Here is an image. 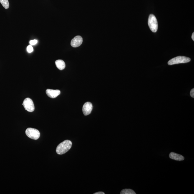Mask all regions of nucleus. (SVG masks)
I'll return each instance as SVG.
<instances>
[{
    "instance_id": "4",
    "label": "nucleus",
    "mask_w": 194,
    "mask_h": 194,
    "mask_svg": "<svg viewBox=\"0 0 194 194\" xmlns=\"http://www.w3.org/2000/svg\"><path fill=\"white\" fill-rule=\"evenodd\" d=\"M26 134L27 137L34 140H38L40 136V133L38 129L31 128L26 129Z\"/></svg>"
},
{
    "instance_id": "3",
    "label": "nucleus",
    "mask_w": 194,
    "mask_h": 194,
    "mask_svg": "<svg viewBox=\"0 0 194 194\" xmlns=\"http://www.w3.org/2000/svg\"><path fill=\"white\" fill-rule=\"evenodd\" d=\"M148 25L151 31L156 32L158 29V23L156 17L153 14H151L149 16Z\"/></svg>"
},
{
    "instance_id": "8",
    "label": "nucleus",
    "mask_w": 194,
    "mask_h": 194,
    "mask_svg": "<svg viewBox=\"0 0 194 194\" xmlns=\"http://www.w3.org/2000/svg\"><path fill=\"white\" fill-rule=\"evenodd\" d=\"M46 93L49 97L51 98H55L60 94L61 92L58 89L54 90V89H46Z\"/></svg>"
},
{
    "instance_id": "6",
    "label": "nucleus",
    "mask_w": 194,
    "mask_h": 194,
    "mask_svg": "<svg viewBox=\"0 0 194 194\" xmlns=\"http://www.w3.org/2000/svg\"><path fill=\"white\" fill-rule=\"evenodd\" d=\"M93 109L92 103L86 102L84 103L82 108V111L84 115H88L90 114Z\"/></svg>"
},
{
    "instance_id": "9",
    "label": "nucleus",
    "mask_w": 194,
    "mask_h": 194,
    "mask_svg": "<svg viewBox=\"0 0 194 194\" xmlns=\"http://www.w3.org/2000/svg\"><path fill=\"white\" fill-rule=\"evenodd\" d=\"M169 156L170 158L171 159L178 161H183L185 159V157L183 156L175 153L174 152H171L169 154Z\"/></svg>"
},
{
    "instance_id": "2",
    "label": "nucleus",
    "mask_w": 194,
    "mask_h": 194,
    "mask_svg": "<svg viewBox=\"0 0 194 194\" xmlns=\"http://www.w3.org/2000/svg\"><path fill=\"white\" fill-rule=\"evenodd\" d=\"M191 59L188 57L185 56H178L173 58L169 61L168 64L169 65L178 64L180 63H185L190 62Z\"/></svg>"
},
{
    "instance_id": "15",
    "label": "nucleus",
    "mask_w": 194,
    "mask_h": 194,
    "mask_svg": "<svg viewBox=\"0 0 194 194\" xmlns=\"http://www.w3.org/2000/svg\"><path fill=\"white\" fill-rule=\"evenodd\" d=\"M190 95L192 97L194 98V89H191L190 92Z\"/></svg>"
},
{
    "instance_id": "7",
    "label": "nucleus",
    "mask_w": 194,
    "mask_h": 194,
    "mask_svg": "<svg viewBox=\"0 0 194 194\" xmlns=\"http://www.w3.org/2000/svg\"><path fill=\"white\" fill-rule=\"evenodd\" d=\"M83 42V39L80 36H76L71 41V45L74 48L80 46Z\"/></svg>"
},
{
    "instance_id": "17",
    "label": "nucleus",
    "mask_w": 194,
    "mask_h": 194,
    "mask_svg": "<svg viewBox=\"0 0 194 194\" xmlns=\"http://www.w3.org/2000/svg\"><path fill=\"white\" fill-rule=\"evenodd\" d=\"M192 39L193 40V41H194V33L193 32V34H192Z\"/></svg>"
},
{
    "instance_id": "13",
    "label": "nucleus",
    "mask_w": 194,
    "mask_h": 194,
    "mask_svg": "<svg viewBox=\"0 0 194 194\" xmlns=\"http://www.w3.org/2000/svg\"><path fill=\"white\" fill-rule=\"evenodd\" d=\"M27 50L28 53H31L34 50V49H33L32 45H29L27 46Z\"/></svg>"
},
{
    "instance_id": "11",
    "label": "nucleus",
    "mask_w": 194,
    "mask_h": 194,
    "mask_svg": "<svg viewBox=\"0 0 194 194\" xmlns=\"http://www.w3.org/2000/svg\"><path fill=\"white\" fill-rule=\"evenodd\" d=\"M120 194H136L134 190L129 189H125L121 191Z\"/></svg>"
},
{
    "instance_id": "14",
    "label": "nucleus",
    "mask_w": 194,
    "mask_h": 194,
    "mask_svg": "<svg viewBox=\"0 0 194 194\" xmlns=\"http://www.w3.org/2000/svg\"><path fill=\"white\" fill-rule=\"evenodd\" d=\"M38 41L36 40H31L30 41V44L31 45H35L37 44Z\"/></svg>"
},
{
    "instance_id": "5",
    "label": "nucleus",
    "mask_w": 194,
    "mask_h": 194,
    "mask_svg": "<svg viewBox=\"0 0 194 194\" xmlns=\"http://www.w3.org/2000/svg\"><path fill=\"white\" fill-rule=\"evenodd\" d=\"M22 105L25 110L30 112H34L35 110V106L33 101L29 98L25 99L23 102Z\"/></svg>"
},
{
    "instance_id": "16",
    "label": "nucleus",
    "mask_w": 194,
    "mask_h": 194,
    "mask_svg": "<svg viewBox=\"0 0 194 194\" xmlns=\"http://www.w3.org/2000/svg\"><path fill=\"white\" fill-rule=\"evenodd\" d=\"M105 193L103 192H96V193H94V194H104Z\"/></svg>"
},
{
    "instance_id": "12",
    "label": "nucleus",
    "mask_w": 194,
    "mask_h": 194,
    "mask_svg": "<svg viewBox=\"0 0 194 194\" xmlns=\"http://www.w3.org/2000/svg\"><path fill=\"white\" fill-rule=\"evenodd\" d=\"M0 2L5 9H8L9 7V3L8 0H0Z\"/></svg>"
},
{
    "instance_id": "10",
    "label": "nucleus",
    "mask_w": 194,
    "mask_h": 194,
    "mask_svg": "<svg viewBox=\"0 0 194 194\" xmlns=\"http://www.w3.org/2000/svg\"><path fill=\"white\" fill-rule=\"evenodd\" d=\"M55 63L56 66L59 70H62L65 68V63L62 60H58L56 61Z\"/></svg>"
},
{
    "instance_id": "1",
    "label": "nucleus",
    "mask_w": 194,
    "mask_h": 194,
    "mask_svg": "<svg viewBox=\"0 0 194 194\" xmlns=\"http://www.w3.org/2000/svg\"><path fill=\"white\" fill-rule=\"evenodd\" d=\"M72 142L70 140H65L59 144L56 149V152L59 155L65 154L71 149Z\"/></svg>"
}]
</instances>
